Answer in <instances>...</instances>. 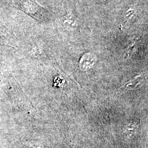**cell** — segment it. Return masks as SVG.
<instances>
[{
	"label": "cell",
	"mask_w": 148,
	"mask_h": 148,
	"mask_svg": "<svg viewBox=\"0 0 148 148\" xmlns=\"http://www.w3.org/2000/svg\"><path fill=\"white\" fill-rule=\"evenodd\" d=\"M14 5L37 21H46L49 19L47 11L35 0H14Z\"/></svg>",
	"instance_id": "obj_1"
},
{
	"label": "cell",
	"mask_w": 148,
	"mask_h": 148,
	"mask_svg": "<svg viewBox=\"0 0 148 148\" xmlns=\"http://www.w3.org/2000/svg\"><path fill=\"white\" fill-rule=\"evenodd\" d=\"M95 61V58L93 56H91L90 54H86L81 59V67L84 69L88 68L89 66H92Z\"/></svg>",
	"instance_id": "obj_2"
},
{
	"label": "cell",
	"mask_w": 148,
	"mask_h": 148,
	"mask_svg": "<svg viewBox=\"0 0 148 148\" xmlns=\"http://www.w3.org/2000/svg\"><path fill=\"white\" fill-rule=\"evenodd\" d=\"M138 77H137V79H134L133 81H130L129 83H128L126 86V87H130L131 88H132L133 87H136L137 86L138 84L140 83V82L139 81V79H138Z\"/></svg>",
	"instance_id": "obj_3"
}]
</instances>
